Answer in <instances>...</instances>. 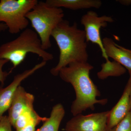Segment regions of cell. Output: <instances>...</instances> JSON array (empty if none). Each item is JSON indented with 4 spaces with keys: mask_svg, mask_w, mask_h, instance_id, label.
I'll return each instance as SVG.
<instances>
[{
    "mask_svg": "<svg viewBox=\"0 0 131 131\" xmlns=\"http://www.w3.org/2000/svg\"><path fill=\"white\" fill-rule=\"evenodd\" d=\"M46 2L50 6L73 10L92 8L98 9L102 5L100 0H47Z\"/></svg>",
    "mask_w": 131,
    "mask_h": 131,
    "instance_id": "12",
    "label": "cell"
},
{
    "mask_svg": "<svg viewBox=\"0 0 131 131\" xmlns=\"http://www.w3.org/2000/svg\"><path fill=\"white\" fill-rule=\"evenodd\" d=\"M46 117H40L38 118L32 120L24 128L16 131H35V127L41 121L44 122L47 119Z\"/></svg>",
    "mask_w": 131,
    "mask_h": 131,
    "instance_id": "17",
    "label": "cell"
},
{
    "mask_svg": "<svg viewBox=\"0 0 131 131\" xmlns=\"http://www.w3.org/2000/svg\"><path fill=\"white\" fill-rule=\"evenodd\" d=\"M102 42L108 57L113 59L131 71V50L120 46L110 38H104Z\"/></svg>",
    "mask_w": 131,
    "mask_h": 131,
    "instance_id": "11",
    "label": "cell"
},
{
    "mask_svg": "<svg viewBox=\"0 0 131 131\" xmlns=\"http://www.w3.org/2000/svg\"><path fill=\"white\" fill-rule=\"evenodd\" d=\"M7 30V27L6 25L3 23H0V32Z\"/></svg>",
    "mask_w": 131,
    "mask_h": 131,
    "instance_id": "21",
    "label": "cell"
},
{
    "mask_svg": "<svg viewBox=\"0 0 131 131\" xmlns=\"http://www.w3.org/2000/svg\"><path fill=\"white\" fill-rule=\"evenodd\" d=\"M41 117L35 112L34 108L33 105L27 108L19 116L16 120L14 128L16 130L21 129L35 119Z\"/></svg>",
    "mask_w": 131,
    "mask_h": 131,
    "instance_id": "15",
    "label": "cell"
},
{
    "mask_svg": "<svg viewBox=\"0 0 131 131\" xmlns=\"http://www.w3.org/2000/svg\"><path fill=\"white\" fill-rule=\"evenodd\" d=\"M51 37L56 42L60 52L58 63L51 69L52 75H58L61 69L71 63L88 62L85 32L78 28L76 22L71 25L68 20H63L52 31Z\"/></svg>",
    "mask_w": 131,
    "mask_h": 131,
    "instance_id": "2",
    "label": "cell"
},
{
    "mask_svg": "<svg viewBox=\"0 0 131 131\" xmlns=\"http://www.w3.org/2000/svg\"><path fill=\"white\" fill-rule=\"evenodd\" d=\"M29 53L36 54L45 62L54 58L53 54L43 49L38 34L30 28H26L16 38L0 46V58L12 63V72L24 62Z\"/></svg>",
    "mask_w": 131,
    "mask_h": 131,
    "instance_id": "3",
    "label": "cell"
},
{
    "mask_svg": "<svg viewBox=\"0 0 131 131\" xmlns=\"http://www.w3.org/2000/svg\"><path fill=\"white\" fill-rule=\"evenodd\" d=\"M94 67L88 62H74L64 67L59 72L61 79L70 83L75 93L76 97L71 107V112L75 116L88 109L94 110L98 104L105 105L107 99L98 100L101 92L90 77Z\"/></svg>",
    "mask_w": 131,
    "mask_h": 131,
    "instance_id": "1",
    "label": "cell"
},
{
    "mask_svg": "<svg viewBox=\"0 0 131 131\" xmlns=\"http://www.w3.org/2000/svg\"><path fill=\"white\" fill-rule=\"evenodd\" d=\"M38 2L37 0H1L0 23L5 24L11 34L24 30L29 23L26 15Z\"/></svg>",
    "mask_w": 131,
    "mask_h": 131,
    "instance_id": "5",
    "label": "cell"
},
{
    "mask_svg": "<svg viewBox=\"0 0 131 131\" xmlns=\"http://www.w3.org/2000/svg\"><path fill=\"white\" fill-rule=\"evenodd\" d=\"M109 111L74 116L67 122L66 131H107Z\"/></svg>",
    "mask_w": 131,
    "mask_h": 131,
    "instance_id": "7",
    "label": "cell"
},
{
    "mask_svg": "<svg viewBox=\"0 0 131 131\" xmlns=\"http://www.w3.org/2000/svg\"><path fill=\"white\" fill-rule=\"evenodd\" d=\"M114 21V20L111 16H99L95 12L91 11L83 15L81 19V24L84 27L87 43L90 42L97 45L100 47L102 57L106 61L110 60L103 47L102 39L101 37L100 30L102 27L107 26L108 23H113Z\"/></svg>",
    "mask_w": 131,
    "mask_h": 131,
    "instance_id": "6",
    "label": "cell"
},
{
    "mask_svg": "<svg viewBox=\"0 0 131 131\" xmlns=\"http://www.w3.org/2000/svg\"><path fill=\"white\" fill-rule=\"evenodd\" d=\"M101 69L97 73L99 79L105 80L110 77H118L124 75L127 69L115 61H106L101 64Z\"/></svg>",
    "mask_w": 131,
    "mask_h": 131,
    "instance_id": "14",
    "label": "cell"
},
{
    "mask_svg": "<svg viewBox=\"0 0 131 131\" xmlns=\"http://www.w3.org/2000/svg\"><path fill=\"white\" fill-rule=\"evenodd\" d=\"M122 5L129 6L131 4V0H122V1H118Z\"/></svg>",
    "mask_w": 131,
    "mask_h": 131,
    "instance_id": "20",
    "label": "cell"
},
{
    "mask_svg": "<svg viewBox=\"0 0 131 131\" xmlns=\"http://www.w3.org/2000/svg\"><path fill=\"white\" fill-rule=\"evenodd\" d=\"M129 78L122 96L113 107L109 110L107 131L109 130L124 119L130 111V95L131 91V71H129Z\"/></svg>",
    "mask_w": 131,
    "mask_h": 131,
    "instance_id": "9",
    "label": "cell"
},
{
    "mask_svg": "<svg viewBox=\"0 0 131 131\" xmlns=\"http://www.w3.org/2000/svg\"><path fill=\"white\" fill-rule=\"evenodd\" d=\"M34 97L27 93L23 87L20 86L15 92L8 116L12 126L14 127L17 119L27 108L33 105Z\"/></svg>",
    "mask_w": 131,
    "mask_h": 131,
    "instance_id": "10",
    "label": "cell"
},
{
    "mask_svg": "<svg viewBox=\"0 0 131 131\" xmlns=\"http://www.w3.org/2000/svg\"><path fill=\"white\" fill-rule=\"evenodd\" d=\"M130 111H131V91L130 95Z\"/></svg>",
    "mask_w": 131,
    "mask_h": 131,
    "instance_id": "22",
    "label": "cell"
},
{
    "mask_svg": "<svg viewBox=\"0 0 131 131\" xmlns=\"http://www.w3.org/2000/svg\"><path fill=\"white\" fill-rule=\"evenodd\" d=\"M107 131H131V111L117 125Z\"/></svg>",
    "mask_w": 131,
    "mask_h": 131,
    "instance_id": "16",
    "label": "cell"
},
{
    "mask_svg": "<svg viewBox=\"0 0 131 131\" xmlns=\"http://www.w3.org/2000/svg\"><path fill=\"white\" fill-rule=\"evenodd\" d=\"M12 126L8 116L0 118V131H13Z\"/></svg>",
    "mask_w": 131,
    "mask_h": 131,
    "instance_id": "19",
    "label": "cell"
},
{
    "mask_svg": "<svg viewBox=\"0 0 131 131\" xmlns=\"http://www.w3.org/2000/svg\"><path fill=\"white\" fill-rule=\"evenodd\" d=\"M46 64V62L42 61L31 69L15 76L13 81L7 86L3 88L2 86H0V118L9 109L15 92L22 82L43 67Z\"/></svg>",
    "mask_w": 131,
    "mask_h": 131,
    "instance_id": "8",
    "label": "cell"
},
{
    "mask_svg": "<svg viewBox=\"0 0 131 131\" xmlns=\"http://www.w3.org/2000/svg\"><path fill=\"white\" fill-rule=\"evenodd\" d=\"M8 62L9 61L6 59L0 58V82L2 86L4 85L5 81L6 80L8 76L12 73V71H10L8 72L4 71L3 70V66Z\"/></svg>",
    "mask_w": 131,
    "mask_h": 131,
    "instance_id": "18",
    "label": "cell"
},
{
    "mask_svg": "<svg viewBox=\"0 0 131 131\" xmlns=\"http://www.w3.org/2000/svg\"><path fill=\"white\" fill-rule=\"evenodd\" d=\"M62 8L50 6L46 2H38L26 15L46 50L51 47L50 37L52 31L63 20Z\"/></svg>",
    "mask_w": 131,
    "mask_h": 131,
    "instance_id": "4",
    "label": "cell"
},
{
    "mask_svg": "<svg viewBox=\"0 0 131 131\" xmlns=\"http://www.w3.org/2000/svg\"><path fill=\"white\" fill-rule=\"evenodd\" d=\"M65 110L61 103L52 107L50 116L39 129L35 131H58L59 126L65 115Z\"/></svg>",
    "mask_w": 131,
    "mask_h": 131,
    "instance_id": "13",
    "label": "cell"
}]
</instances>
